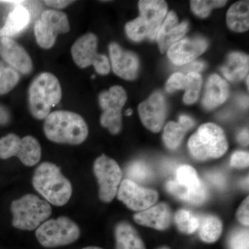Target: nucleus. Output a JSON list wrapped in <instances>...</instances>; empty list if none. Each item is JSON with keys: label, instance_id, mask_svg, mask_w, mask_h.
<instances>
[{"label": "nucleus", "instance_id": "obj_1", "mask_svg": "<svg viewBox=\"0 0 249 249\" xmlns=\"http://www.w3.org/2000/svg\"><path fill=\"white\" fill-rule=\"evenodd\" d=\"M44 132L51 142L79 145L86 140L89 129L86 121L80 114L58 110L50 113L45 119Z\"/></svg>", "mask_w": 249, "mask_h": 249}, {"label": "nucleus", "instance_id": "obj_2", "mask_svg": "<svg viewBox=\"0 0 249 249\" xmlns=\"http://www.w3.org/2000/svg\"><path fill=\"white\" fill-rule=\"evenodd\" d=\"M32 182L36 191L47 202L54 206H64L71 198V182L53 163L45 162L38 165L33 177Z\"/></svg>", "mask_w": 249, "mask_h": 249}, {"label": "nucleus", "instance_id": "obj_3", "mask_svg": "<svg viewBox=\"0 0 249 249\" xmlns=\"http://www.w3.org/2000/svg\"><path fill=\"white\" fill-rule=\"evenodd\" d=\"M61 98V85L52 73H40L29 86V110L33 116L39 120L45 119L52 108L59 104Z\"/></svg>", "mask_w": 249, "mask_h": 249}, {"label": "nucleus", "instance_id": "obj_4", "mask_svg": "<svg viewBox=\"0 0 249 249\" xmlns=\"http://www.w3.org/2000/svg\"><path fill=\"white\" fill-rule=\"evenodd\" d=\"M228 148L229 144L224 130L211 123L200 126L188 141L190 152L199 160L219 158Z\"/></svg>", "mask_w": 249, "mask_h": 249}, {"label": "nucleus", "instance_id": "obj_5", "mask_svg": "<svg viewBox=\"0 0 249 249\" xmlns=\"http://www.w3.org/2000/svg\"><path fill=\"white\" fill-rule=\"evenodd\" d=\"M13 226L20 230L37 229L50 217L52 207L47 201L32 194L13 201L11 206Z\"/></svg>", "mask_w": 249, "mask_h": 249}, {"label": "nucleus", "instance_id": "obj_6", "mask_svg": "<svg viewBox=\"0 0 249 249\" xmlns=\"http://www.w3.org/2000/svg\"><path fill=\"white\" fill-rule=\"evenodd\" d=\"M167 191L180 200L201 205L207 200L208 193L197 173L189 165H182L176 171V178L168 181Z\"/></svg>", "mask_w": 249, "mask_h": 249}, {"label": "nucleus", "instance_id": "obj_7", "mask_svg": "<svg viewBox=\"0 0 249 249\" xmlns=\"http://www.w3.org/2000/svg\"><path fill=\"white\" fill-rule=\"evenodd\" d=\"M80 234L78 225L67 217L45 221L36 232L40 245L47 248L70 245L79 238Z\"/></svg>", "mask_w": 249, "mask_h": 249}, {"label": "nucleus", "instance_id": "obj_8", "mask_svg": "<svg viewBox=\"0 0 249 249\" xmlns=\"http://www.w3.org/2000/svg\"><path fill=\"white\" fill-rule=\"evenodd\" d=\"M42 150L38 141L32 136L19 138L15 134H9L0 139V159L7 160L16 157L23 164L34 166L40 161Z\"/></svg>", "mask_w": 249, "mask_h": 249}, {"label": "nucleus", "instance_id": "obj_9", "mask_svg": "<svg viewBox=\"0 0 249 249\" xmlns=\"http://www.w3.org/2000/svg\"><path fill=\"white\" fill-rule=\"evenodd\" d=\"M98 39L91 33L81 36L72 46V58L76 65L81 69L93 65L101 75H107L110 71V63L106 55L98 53Z\"/></svg>", "mask_w": 249, "mask_h": 249}, {"label": "nucleus", "instance_id": "obj_10", "mask_svg": "<svg viewBox=\"0 0 249 249\" xmlns=\"http://www.w3.org/2000/svg\"><path fill=\"white\" fill-rule=\"evenodd\" d=\"M70 31V22L67 15L55 9L43 11L34 26L37 43L46 49L53 47L59 34H67Z\"/></svg>", "mask_w": 249, "mask_h": 249}, {"label": "nucleus", "instance_id": "obj_11", "mask_svg": "<svg viewBox=\"0 0 249 249\" xmlns=\"http://www.w3.org/2000/svg\"><path fill=\"white\" fill-rule=\"evenodd\" d=\"M127 101V94L122 87L116 85L98 96L103 113L101 124L111 134H117L122 128V109Z\"/></svg>", "mask_w": 249, "mask_h": 249}, {"label": "nucleus", "instance_id": "obj_12", "mask_svg": "<svg viewBox=\"0 0 249 249\" xmlns=\"http://www.w3.org/2000/svg\"><path fill=\"white\" fill-rule=\"evenodd\" d=\"M93 173L99 186V197L103 202L114 199L121 184L122 172L116 160L103 155L95 160Z\"/></svg>", "mask_w": 249, "mask_h": 249}, {"label": "nucleus", "instance_id": "obj_13", "mask_svg": "<svg viewBox=\"0 0 249 249\" xmlns=\"http://www.w3.org/2000/svg\"><path fill=\"white\" fill-rule=\"evenodd\" d=\"M116 196L127 208L135 211L149 209L159 199V194L155 190L143 188L129 179H124L121 182Z\"/></svg>", "mask_w": 249, "mask_h": 249}, {"label": "nucleus", "instance_id": "obj_14", "mask_svg": "<svg viewBox=\"0 0 249 249\" xmlns=\"http://www.w3.org/2000/svg\"><path fill=\"white\" fill-rule=\"evenodd\" d=\"M166 111L164 96L160 91H156L139 106V116L142 124L155 133L160 132L163 127Z\"/></svg>", "mask_w": 249, "mask_h": 249}, {"label": "nucleus", "instance_id": "obj_15", "mask_svg": "<svg viewBox=\"0 0 249 249\" xmlns=\"http://www.w3.org/2000/svg\"><path fill=\"white\" fill-rule=\"evenodd\" d=\"M109 51L111 68L114 73L123 79H135L139 68V59L136 54L124 50L116 42L110 43Z\"/></svg>", "mask_w": 249, "mask_h": 249}, {"label": "nucleus", "instance_id": "obj_16", "mask_svg": "<svg viewBox=\"0 0 249 249\" xmlns=\"http://www.w3.org/2000/svg\"><path fill=\"white\" fill-rule=\"evenodd\" d=\"M0 55L18 73L27 75L33 70V62L25 49L9 37L0 39Z\"/></svg>", "mask_w": 249, "mask_h": 249}, {"label": "nucleus", "instance_id": "obj_17", "mask_svg": "<svg viewBox=\"0 0 249 249\" xmlns=\"http://www.w3.org/2000/svg\"><path fill=\"white\" fill-rule=\"evenodd\" d=\"M207 47V41L201 37L183 39L170 47L168 55L175 65H186L194 61L204 53Z\"/></svg>", "mask_w": 249, "mask_h": 249}, {"label": "nucleus", "instance_id": "obj_18", "mask_svg": "<svg viewBox=\"0 0 249 249\" xmlns=\"http://www.w3.org/2000/svg\"><path fill=\"white\" fill-rule=\"evenodd\" d=\"M139 6L140 18L150 31V39L155 40L168 12V5L161 0H142Z\"/></svg>", "mask_w": 249, "mask_h": 249}, {"label": "nucleus", "instance_id": "obj_19", "mask_svg": "<svg viewBox=\"0 0 249 249\" xmlns=\"http://www.w3.org/2000/svg\"><path fill=\"white\" fill-rule=\"evenodd\" d=\"M188 27L187 21H183L179 24L177 14L173 11L170 12L160 26L156 37L160 52L165 53L171 46L179 41L186 34Z\"/></svg>", "mask_w": 249, "mask_h": 249}, {"label": "nucleus", "instance_id": "obj_20", "mask_svg": "<svg viewBox=\"0 0 249 249\" xmlns=\"http://www.w3.org/2000/svg\"><path fill=\"white\" fill-rule=\"evenodd\" d=\"M134 221L144 227L163 231L171 224L172 211L165 203L154 205L134 216Z\"/></svg>", "mask_w": 249, "mask_h": 249}, {"label": "nucleus", "instance_id": "obj_21", "mask_svg": "<svg viewBox=\"0 0 249 249\" xmlns=\"http://www.w3.org/2000/svg\"><path fill=\"white\" fill-rule=\"evenodd\" d=\"M22 2L15 4L14 9L9 13L4 27L0 29V37L12 38L29 27L31 15L29 10L23 6Z\"/></svg>", "mask_w": 249, "mask_h": 249}, {"label": "nucleus", "instance_id": "obj_22", "mask_svg": "<svg viewBox=\"0 0 249 249\" xmlns=\"http://www.w3.org/2000/svg\"><path fill=\"white\" fill-rule=\"evenodd\" d=\"M229 96V87L226 80L217 74L209 77L202 100L203 106L208 110L223 104Z\"/></svg>", "mask_w": 249, "mask_h": 249}, {"label": "nucleus", "instance_id": "obj_23", "mask_svg": "<svg viewBox=\"0 0 249 249\" xmlns=\"http://www.w3.org/2000/svg\"><path fill=\"white\" fill-rule=\"evenodd\" d=\"M249 67V55L240 52H233L229 55L221 71L227 80L239 81L247 76Z\"/></svg>", "mask_w": 249, "mask_h": 249}, {"label": "nucleus", "instance_id": "obj_24", "mask_svg": "<svg viewBox=\"0 0 249 249\" xmlns=\"http://www.w3.org/2000/svg\"><path fill=\"white\" fill-rule=\"evenodd\" d=\"M116 249H145L136 229L127 222L119 223L115 229Z\"/></svg>", "mask_w": 249, "mask_h": 249}, {"label": "nucleus", "instance_id": "obj_25", "mask_svg": "<svg viewBox=\"0 0 249 249\" xmlns=\"http://www.w3.org/2000/svg\"><path fill=\"white\" fill-rule=\"evenodd\" d=\"M227 24L232 31L245 32L249 28V1H240L232 4L227 16Z\"/></svg>", "mask_w": 249, "mask_h": 249}, {"label": "nucleus", "instance_id": "obj_26", "mask_svg": "<svg viewBox=\"0 0 249 249\" xmlns=\"http://www.w3.org/2000/svg\"><path fill=\"white\" fill-rule=\"evenodd\" d=\"M199 220L198 229L201 240L206 243L216 242L222 234V221L214 215L204 216Z\"/></svg>", "mask_w": 249, "mask_h": 249}, {"label": "nucleus", "instance_id": "obj_27", "mask_svg": "<svg viewBox=\"0 0 249 249\" xmlns=\"http://www.w3.org/2000/svg\"><path fill=\"white\" fill-rule=\"evenodd\" d=\"M186 130L178 123L170 121L165 126L163 134V140L165 146L170 150L178 148L186 134Z\"/></svg>", "mask_w": 249, "mask_h": 249}, {"label": "nucleus", "instance_id": "obj_28", "mask_svg": "<svg viewBox=\"0 0 249 249\" xmlns=\"http://www.w3.org/2000/svg\"><path fill=\"white\" fill-rule=\"evenodd\" d=\"M199 219L186 209L178 210L175 214V222L178 230L186 234L196 232L199 228Z\"/></svg>", "mask_w": 249, "mask_h": 249}, {"label": "nucleus", "instance_id": "obj_29", "mask_svg": "<svg viewBox=\"0 0 249 249\" xmlns=\"http://www.w3.org/2000/svg\"><path fill=\"white\" fill-rule=\"evenodd\" d=\"M20 75L9 65L0 61V95H4L11 91L17 85Z\"/></svg>", "mask_w": 249, "mask_h": 249}, {"label": "nucleus", "instance_id": "obj_30", "mask_svg": "<svg viewBox=\"0 0 249 249\" xmlns=\"http://www.w3.org/2000/svg\"><path fill=\"white\" fill-rule=\"evenodd\" d=\"M186 77L188 79V84L185 89L186 92L183 96V102L187 105L193 104L196 102L199 97L202 79L199 73H195V72L188 73Z\"/></svg>", "mask_w": 249, "mask_h": 249}, {"label": "nucleus", "instance_id": "obj_31", "mask_svg": "<svg viewBox=\"0 0 249 249\" xmlns=\"http://www.w3.org/2000/svg\"><path fill=\"white\" fill-rule=\"evenodd\" d=\"M129 179L134 182L144 183L151 180L152 171L148 165L141 160L131 163L127 169Z\"/></svg>", "mask_w": 249, "mask_h": 249}, {"label": "nucleus", "instance_id": "obj_32", "mask_svg": "<svg viewBox=\"0 0 249 249\" xmlns=\"http://www.w3.org/2000/svg\"><path fill=\"white\" fill-rule=\"evenodd\" d=\"M125 32L129 38L135 42H139L146 37L150 38L148 28L140 17L126 24Z\"/></svg>", "mask_w": 249, "mask_h": 249}, {"label": "nucleus", "instance_id": "obj_33", "mask_svg": "<svg viewBox=\"0 0 249 249\" xmlns=\"http://www.w3.org/2000/svg\"><path fill=\"white\" fill-rule=\"evenodd\" d=\"M227 1L220 0H212V1H191V10L196 16L201 18H206L211 14V11L214 8L222 7L227 4Z\"/></svg>", "mask_w": 249, "mask_h": 249}, {"label": "nucleus", "instance_id": "obj_34", "mask_svg": "<svg viewBox=\"0 0 249 249\" xmlns=\"http://www.w3.org/2000/svg\"><path fill=\"white\" fill-rule=\"evenodd\" d=\"M249 239L248 230L236 231L229 239L230 249H249Z\"/></svg>", "mask_w": 249, "mask_h": 249}, {"label": "nucleus", "instance_id": "obj_35", "mask_svg": "<svg viewBox=\"0 0 249 249\" xmlns=\"http://www.w3.org/2000/svg\"><path fill=\"white\" fill-rule=\"evenodd\" d=\"M187 84H188V79H187L186 75L178 72L170 77L165 85V89L169 93L173 92L178 89H186Z\"/></svg>", "mask_w": 249, "mask_h": 249}, {"label": "nucleus", "instance_id": "obj_36", "mask_svg": "<svg viewBox=\"0 0 249 249\" xmlns=\"http://www.w3.org/2000/svg\"><path fill=\"white\" fill-rule=\"evenodd\" d=\"M249 161L248 152L237 151L232 154L231 159V165L234 168H245L249 166Z\"/></svg>", "mask_w": 249, "mask_h": 249}, {"label": "nucleus", "instance_id": "obj_37", "mask_svg": "<svg viewBox=\"0 0 249 249\" xmlns=\"http://www.w3.org/2000/svg\"><path fill=\"white\" fill-rule=\"evenodd\" d=\"M249 196L243 201L242 204L240 205L236 214V217L238 219L239 222L243 225L248 227L249 224Z\"/></svg>", "mask_w": 249, "mask_h": 249}, {"label": "nucleus", "instance_id": "obj_38", "mask_svg": "<svg viewBox=\"0 0 249 249\" xmlns=\"http://www.w3.org/2000/svg\"><path fill=\"white\" fill-rule=\"evenodd\" d=\"M210 181H211L214 186L219 188H224L225 186V178L219 173H211L208 176Z\"/></svg>", "mask_w": 249, "mask_h": 249}, {"label": "nucleus", "instance_id": "obj_39", "mask_svg": "<svg viewBox=\"0 0 249 249\" xmlns=\"http://www.w3.org/2000/svg\"><path fill=\"white\" fill-rule=\"evenodd\" d=\"M45 3L49 7L53 8L55 10L65 9L67 6H69L73 1H67V0H52V1H45Z\"/></svg>", "mask_w": 249, "mask_h": 249}, {"label": "nucleus", "instance_id": "obj_40", "mask_svg": "<svg viewBox=\"0 0 249 249\" xmlns=\"http://www.w3.org/2000/svg\"><path fill=\"white\" fill-rule=\"evenodd\" d=\"M204 68V63L202 62H192L191 63L188 64L186 67H185V71L188 73H198L199 71H202Z\"/></svg>", "mask_w": 249, "mask_h": 249}, {"label": "nucleus", "instance_id": "obj_41", "mask_svg": "<svg viewBox=\"0 0 249 249\" xmlns=\"http://www.w3.org/2000/svg\"><path fill=\"white\" fill-rule=\"evenodd\" d=\"M178 124L187 131L194 126L195 122L189 116L181 115L179 116Z\"/></svg>", "mask_w": 249, "mask_h": 249}, {"label": "nucleus", "instance_id": "obj_42", "mask_svg": "<svg viewBox=\"0 0 249 249\" xmlns=\"http://www.w3.org/2000/svg\"><path fill=\"white\" fill-rule=\"evenodd\" d=\"M10 120L9 111L0 105V125L7 124Z\"/></svg>", "mask_w": 249, "mask_h": 249}, {"label": "nucleus", "instance_id": "obj_43", "mask_svg": "<svg viewBox=\"0 0 249 249\" xmlns=\"http://www.w3.org/2000/svg\"><path fill=\"white\" fill-rule=\"evenodd\" d=\"M237 140L241 145L246 146L249 145V131L247 129H244L243 131L239 134L237 137Z\"/></svg>", "mask_w": 249, "mask_h": 249}, {"label": "nucleus", "instance_id": "obj_44", "mask_svg": "<svg viewBox=\"0 0 249 249\" xmlns=\"http://www.w3.org/2000/svg\"><path fill=\"white\" fill-rule=\"evenodd\" d=\"M20 2V1H0V3H6V4H18V3H19Z\"/></svg>", "mask_w": 249, "mask_h": 249}, {"label": "nucleus", "instance_id": "obj_45", "mask_svg": "<svg viewBox=\"0 0 249 249\" xmlns=\"http://www.w3.org/2000/svg\"><path fill=\"white\" fill-rule=\"evenodd\" d=\"M132 114H133V111H132V109H127V110L125 111V112H124V115L126 116H132Z\"/></svg>", "mask_w": 249, "mask_h": 249}, {"label": "nucleus", "instance_id": "obj_46", "mask_svg": "<svg viewBox=\"0 0 249 249\" xmlns=\"http://www.w3.org/2000/svg\"><path fill=\"white\" fill-rule=\"evenodd\" d=\"M82 249H103L99 248V247H86V248Z\"/></svg>", "mask_w": 249, "mask_h": 249}, {"label": "nucleus", "instance_id": "obj_47", "mask_svg": "<svg viewBox=\"0 0 249 249\" xmlns=\"http://www.w3.org/2000/svg\"><path fill=\"white\" fill-rule=\"evenodd\" d=\"M158 249H170L167 247H160V248Z\"/></svg>", "mask_w": 249, "mask_h": 249}, {"label": "nucleus", "instance_id": "obj_48", "mask_svg": "<svg viewBox=\"0 0 249 249\" xmlns=\"http://www.w3.org/2000/svg\"><path fill=\"white\" fill-rule=\"evenodd\" d=\"M249 76H247V86H248V88H249Z\"/></svg>", "mask_w": 249, "mask_h": 249}, {"label": "nucleus", "instance_id": "obj_49", "mask_svg": "<svg viewBox=\"0 0 249 249\" xmlns=\"http://www.w3.org/2000/svg\"><path fill=\"white\" fill-rule=\"evenodd\" d=\"M91 78H95V76H91Z\"/></svg>", "mask_w": 249, "mask_h": 249}]
</instances>
